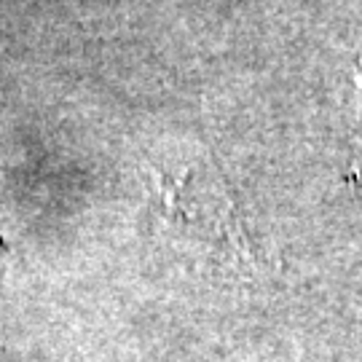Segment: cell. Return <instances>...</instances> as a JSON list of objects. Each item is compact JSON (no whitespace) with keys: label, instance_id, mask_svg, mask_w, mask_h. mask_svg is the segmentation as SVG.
<instances>
[{"label":"cell","instance_id":"6da1fadb","mask_svg":"<svg viewBox=\"0 0 362 362\" xmlns=\"http://www.w3.org/2000/svg\"><path fill=\"white\" fill-rule=\"evenodd\" d=\"M349 182L362 191V52L357 57V129H354V151L349 164Z\"/></svg>","mask_w":362,"mask_h":362}]
</instances>
